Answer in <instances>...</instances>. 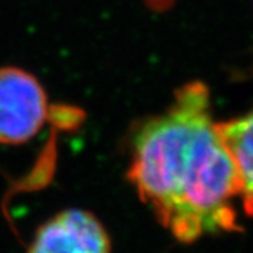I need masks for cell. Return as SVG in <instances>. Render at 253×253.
Returning a JSON list of instances; mask_svg holds the SVG:
<instances>
[{
	"label": "cell",
	"instance_id": "2",
	"mask_svg": "<svg viewBox=\"0 0 253 253\" xmlns=\"http://www.w3.org/2000/svg\"><path fill=\"white\" fill-rule=\"evenodd\" d=\"M46 117L48 100L41 83L18 68H0V144L27 142Z\"/></svg>",
	"mask_w": 253,
	"mask_h": 253
},
{
	"label": "cell",
	"instance_id": "4",
	"mask_svg": "<svg viewBox=\"0 0 253 253\" xmlns=\"http://www.w3.org/2000/svg\"><path fill=\"white\" fill-rule=\"evenodd\" d=\"M219 128L239 173L245 210L253 214V109L242 117L219 124Z\"/></svg>",
	"mask_w": 253,
	"mask_h": 253
},
{
	"label": "cell",
	"instance_id": "1",
	"mask_svg": "<svg viewBox=\"0 0 253 253\" xmlns=\"http://www.w3.org/2000/svg\"><path fill=\"white\" fill-rule=\"evenodd\" d=\"M126 176L181 242L238 229L239 173L200 82L181 87L169 109L138 126Z\"/></svg>",
	"mask_w": 253,
	"mask_h": 253
},
{
	"label": "cell",
	"instance_id": "3",
	"mask_svg": "<svg viewBox=\"0 0 253 253\" xmlns=\"http://www.w3.org/2000/svg\"><path fill=\"white\" fill-rule=\"evenodd\" d=\"M27 253H111V242L93 214L72 208L40 226Z\"/></svg>",
	"mask_w": 253,
	"mask_h": 253
}]
</instances>
